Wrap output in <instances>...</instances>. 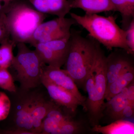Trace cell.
I'll return each mask as SVG.
<instances>
[{"label":"cell","mask_w":134,"mask_h":134,"mask_svg":"<svg viewBox=\"0 0 134 134\" xmlns=\"http://www.w3.org/2000/svg\"><path fill=\"white\" fill-rule=\"evenodd\" d=\"M107 86L106 57L99 43L96 41L95 59L84 88L88 94L85 109L92 127L98 125L103 117Z\"/></svg>","instance_id":"6da1fadb"},{"label":"cell","mask_w":134,"mask_h":134,"mask_svg":"<svg viewBox=\"0 0 134 134\" xmlns=\"http://www.w3.org/2000/svg\"><path fill=\"white\" fill-rule=\"evenodd\" d=\"M71 17L89 32L91 37L103 44L108 50L124 49L132 54L127 44L126 31L117 24L113 16H102L97 14H85L83 16L70 13Z\"/></svg>","instance_id":"7a4b0ae2"},{"label":"cell","mask_w":134,"mask_h":134,"mask_svg":"<svg viewBox=\"0 0 134 134\" xmlns=\"http://www.w3.org/2000/svg\"><path fill=\"white\" fill-rule=\"evenodd\" d=\"M70 46L65 64L64 70L78 87L84 88L86 78L95 59L96 41L82 36L71 29Z\"/></svg>","instance_id":"3957f363"},{"label":"cell","mask_w":134,"mask_h":134,"mask_svg":"<svg viewBox=\"0 0 134 134\" xmlns=\"http://www.w3.org/2000/svg\"><path fill=\"white\" fill-rule=\"evenodd\" d=\"M17 53L14 56L11 66L14 81L18 82L19 87L30 90L42 85L43 68L46 65L35 50H31L26 43L16 45Z\"/></svg>","instance_id":"277c9868"},{"label":"cell","mask_w":134,"mask_h":134,"mask_svg":"<svg viewBox=\"0 0 134 134\" xmlns=\"http://www.w3.org/2000/svg\"><path fill=\"white\" fill-rule=\"evenodd\" d=\"M6 15L10 38L16 45L19 43L27 44L47 17L46 14L19 1Z\"/></svg>","instance_id":"5b68a950"},{"label":"cell","mask_w":134,"mask_h":134,"mask_svg":"<svg viewBox=\"0 0 134 134\" xmlns=\"http://www.w3.org/2000/svg\"><path fill=\"white\" fill-rule=\"evenodd\" d=\"M35 88L24 90L17 86L15 91L8 92L10 109L5 119L8 120L9 126L5 130L20 129L35 134L31 117L32 101Z\"/></svg>","instance_id":"8992f818"},{"label":"cell","mask_w":134,"mask_h":134,"mask_svg":"<svg viewBox=\"0 0 134 134\" xmlns=\"http://www.w3.org/2000/svg\"><path fill=\"white\" fill-rule=\"evenodd\" d=\"M76 22L71 18L57 17L42 23L36 29L28 42L33 46L40 43L62 39L70 38L71 28Z\"/></svg>","instance_id":"52a82bcc"},{"label":"cell","mask_w":134,"mask_h":134,"mask_svg":"<svg viewBox=\"0 0 134 134\" xmlns=\"http://www.w3.org/2000/svg\"><path fill=\"white\" fill-rule=\"evenodd\" d=\"M54 104V102L50 98L43 84L34 89L31 117L35 134H41L43 120Z\"/></svg>","instance_id":"ba28073f"},{"label":"cell","mask_w":134,"mask_h":134,"mask_svg":"<svg viewBox=\"0 0 134 134\" xmlns=\"http://www.w3.org/2000/svg\"><path fill=\"white\" fill-rule=\"evenodd\" d=\"M43 76L53 83L74 95L81 102L85 109L86 98L79 92L75 82L65 70L46 65L43 68Z\"/></svg>","instance_id":"9c48e42d"},{"label":"cell","mask_w":134,"mask_h":134,"mask_svg":"<svg viewBox=\"0 0 134 134\" xmlns=\"http://www.w3.org/2000/svg\"><path fill=\"white\" fill-rule=\"evenodd\" d=\"M42 83L51 99L72 113L75 112L78 106H83L81 102L74 95L53 83L44 76L42 78Z\"/></svg>","instance_id":"30bf717a"},{"label":"cell","mask_w":134,"mask_h":134,"mask_svg":"<svg viewBox=\"0 0 134 134\" xmlns=\"http://www.w3.org/2000/svg\"><path fill=\"white\" fill-rule=\"evenodd\" d=\"M127 52L121 51L113 52L106 57V74L107 86L117 79L130 65L133 64Z\"/></svg>","instance_id":"8fae6325"},{"label":"cell","mask_w":134,"mask_h":134,"mask_svg":"<svg viewBox=\"0 0 134 134\" xmlns=\"http://www.w3.org/2000/svg\"><path fill=\"white\" fill-rule=\"evenodd\" d=\"M71 6L72 9H81L87 14L114 11L110 0H72Z\"/></svg>","instance_id":"7c38bea8"},{"label":"cell","mask_w":134,"mask_h":134,"mask_svg":"<svg viewBox=\"0 0 134 134\" xmlns=\"http://www.w3.org/2000/svg\"><path fill=\"white\" fill-rule=\"evenodd\" d=\"M133 64L130 65L123 73L107 87L105 100H110L113 97L120 93L134 80Z\"/></svg>","instance_id":"4fadbf2b"},{"label":"cell","mask_w":134,"mask_h":134,"mask_svg":"<svg viewBox=\"0 0 134 134\" xmlns=\"http://www.w3.org/2000/svg\"><path fill=\"white\" fill-rule=\"evenodd\" d=\"M127 86L117 95L105 103L104 112L105 111L114 120H120L121 113L128 103L127 99Z\"/></svg>","instance_id":"5bb4252c"},{"label":"cell","mask_w":134,"mask_h":134,"mask_svg":"<svg viewBox=\"0 0 134 134\" xmlns=\"http://www.w3.org/2000/svg\"><path fill=\"white\" fill-rule=\"evenodd\" d=\"M92 130L103 134H133L134 124L128 121L120 119L105 126L96 125Z\"/></svg>","instance_id":"9a60e30c"},{"label":"cell","mask_w":134,"mask_h":134,"mask_svg":"<svg viewBox=\"0 0 134 134\" xmlns=\"http://www.w3.org/2000/svg\"><path fill=\"white\" fill-rule=\"evenodd\" d=\"M114 11L119 12L122 18V29L126 31L134 19V0H110Z\"/></svg>","instance_id":"2e32d148"},{"label":"cell","mask_w":134,"mask_h":134,"mask_svg":"<svg viewBox=\"0 0 134 134\" xmlns=\"http://www.w3.org/2000/svg\"><path fill=\"white\" fill-rule=\"evenodd\" d=\"M33 47L46 65L61 68L65 64V62L45 43H38Z\"/></svg>","instance_id":"e0dca14e"},{"label":"cell","mask_w":134,"mask_h":134,"mask_svg":"<svg viewBox=\"0 0 134 134\" xmlns=\"http://www.w3.org/2000/svg\"><path fill=\"white\" fill-rule=\"evenodd\" d=\"M16 45L11 38L7 39L1 43L0 47V67L9 68L14 59L13 48Z\"/></svg>","instance_id":"ac0fdd59"},{"label":"cell","mask_w":134,"mask_h":134,"mask_svg":"<svg viewBox=\"0 0 134 134\" xmlns=\"http://www.w3.org/2000/svg\"><path fill=\"white\" fill-rule=\"evenodd\" d=\"M49 14L65 17L72 9V0H46Z\"/></svg>","instance_id":"d6986e66"},{"label":"cell","mask_w":134,"mask_h":134,"mask_svg":"<svg viewBox=\"0 0 134 134\" xmlns=\"http://www.w3.org/2000/svg\"><path fill=\"white\" fill-rule=\"evenodd\" d=\"M44 43L65 63L70 48V38L53 40Z\"/></svg>","instance_id":"ffe728a7"},{"label":"cell","mask_w":134,"mask_h":134,"mask_svg":"<svg viewBox=\"0 0 134 134\" xmlns=\"http://www.w3.org/2000/svg\"><path fill=\"white\" fill-rule=\"evenodd\" d=\"M83 126L81 122L73 120L67 121L60 125L54 134H74L81 133Z\"/></svg>","instance_id":"44dd1931"},{"label":"cell","mask_w":134,"mask_h":134,"mask_svg":"<svg viewBox=\"0 0 134 134\" xmlns=\"http://www.w3.org/2000/svg\"><path fill=\"white\" fill-rule=\"evenodd\" d=\"M14 82L8 69L0 67V88L8 92L15 91L17 86Z\"/></svg>","instance_id":"7402d4cb"},{"label":"cell","mask_w":134,"mask_h":134,"mask_svg":"<svg viewBox=\"0 0 134 134\" xmlns=\"http://www.w3.org/2000/svg\"><path fill=\"white\" fill-rule=\"evenodd\" d=\"M10 107V101L8 96L0 92V121L5 120L8 117Z\"/></svg>","instance_id":"603a6c76"},{"label":"cell","mask_w":134,"mask_h":134,"mask_svg":"<svg viewBox=\"0 0 134 134\" xmlns=\"http://www.w3.org/2000/svg\"><path fill=\"white\" fill-rule=\"evenodd\" d=\"M59 126L50 118L45 117L42 122L41 134H54Z\"/></svg>","instance_id":"cb8c5ba5"},{"label":"cell","mask_w":134,"mask_h":134,"mask_svg":"<svg viewBox=\"0 0 134 134\" xmlns=\"http://www.w3.org/2000/svg\"><path fill=\"white\" fill-rule=\"evenodd\" d=\"M10 38L5 14H0V43L7 39Z\"/></svg>","instance_id":"d4e9b609"},{"label":"cell","mask_w":134,"mask_h":134,"mask_svg":"<svg viewBox=\"0 0 134 134\" xmlns=\"http://www.w3.org/2000/svg\"><path fill=\"white\" fill-rule=\"evenodd\" d=\"M127 44L132 54L134 53V19L132 20L129 26L126 30Z\"/></svg>","instance_id":"484cf974"},{"label":"cell","mask_w":134,"mask_h":134,"mask_svg":"<svg viewBox=\"0 0 134 134\" xmlns=\"http://www.w3.org/2000/svg\"><path fill=\"white\" fill-rule=\"evenodd\" d=\"M32 7L38 12L44 14H49L46 0H28Z\"/></svg>","instance_id":"4316f807"},{"label":"cell","mask_w":134,"mask_h":134,"mask_svg":"<svg viewBox=\"0 0 134 134\" xmlns=\"http://www.w3.org/2000/svg\"><path fill=\"white\" fill-rule=\"evenodd\" d=\"M134 105L128 103L121 113L120 119L130 118L133 116Z\"/></svg>","instance_id":"83f0119b"},{"label":"cell","mask_w":134,"mask_h":134,"mask_svg":"<svg viewBox=\"0 0 134 134\" xmlns=\"http://www.w3.org/2000/svg\"><path fill=\"white\" fill-rule=\"evenodd\" d=\"M127 99L128 103L134 105V80L127 86Z\"/></svg>","instance_id":"f1b7e54d"},{"label":"cell","mask_w":134,"mask_h":134,"mask_svg":"<svg viewBox=\"0 0 134 134\" xmlns=\"http://www.w3.org/2000/svg\"><path fill=\"white\" fill-rule=\"evenodd\" d=\"M2 133L6 134H33L31 132L20 129L13 130H3Z\"/></svg>","instance_id":"f546056e"}]
</instances>
